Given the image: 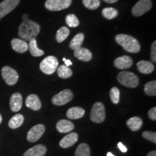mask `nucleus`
I'll return each instance as SVG.
<instances>
[{"label": "nucleus", "mask_w": 156, "mask_h": 156, "mask_svg": "<svg viewBox=\"0 0 156 156\" xmlns=\"http://www.w3.org/2000/svg\"><path fill=\"white\" fill-rule=\"evenodd\" d=\"M40 25L34 21L27 20H23L20 25L18 35L22 40L30 41L32 39L36 38L40 33Z\"/></svg>", "instance_id": "nucleus-1"}, {"label": "nucleus", "mask_w": 156, "mask_h": 156, "mask_svg": "<svg viewBox=\"0 0 156 156\" xmlns=\"http://www.w3.org/2000/svg\"><path fill=\"white\" fill-rule=\"evenodd\" d=\"M117 44L129 53H138L140 51V43L136 38L129 35L118 34L115 38Z\"/></svg>", "instance_id": "nucleus-2"}, {"label": "nucleus", "mask_w": 156, "mask_h": 156, "mask_svg": "<svg viewBox=\"0 0 156 156\" xmlns=\"http://www.w3.org/2000/svg\"><path fill=\"white\" fill-rule=\"evenodd\" d=\"M117 80L122 85L130 88H134L139 85V78L131 72H121L117 76Z\"/></svg>", "instance_id": "nucleus-3"}, {"label": "nucleus", "mask_w": 156, "mask_h": 156, "mask_svg": "<svg viewBox=\"0 0 156 156\" xmlns=\"http://www.w3.org/2000/svg\"><path fill=\"white\" fill-rule=\"evenodd\" d=\"M58 66V62L56 57L48 56L42 60L40 64V69L46 75H52L56 71Z\"/></svg>", "instance_id": "nucleus-4"}, {"label": "nucleus", "mask_w": 156, "mask_h": 156, "mask_svg": "<svg viewBox=\"0 0 156 156\" xmlns=\"http://www.w3.org/2000/svg\"><path fill=\"white\" fill-rule=\"evenodd\" d=\"M106 119L105 107L101 102H96L93 104L91 109L90 119L95 123H102Z\"/></svg>", "instance_id": "nucleus-5"}, {"label": "nucleus", "mask_w": 156, "mask_h": 156, "mask_svg": "<svg viewBox=\"0 0 156 156\" xmlns=\"http://www.w3.org/2000/svg\"><path fill=\"white\" fill-rule=\"evenodd\" d=\"M73 98V93L69 89L61 91L52 98V103L56 106H63L70 102Z\"/></svg>", "instance_id": "nucleus-6"}, {"label": "nucleus", "mask_w": 156, "mask_h": 156, "mask_svg": "<svg viewBox=\"0 0 156 156\" xmlns=\"http://www.w3.org/2000/svg\"><path fill=\"white\" fill-rule=\"evenodd\" d=\"M2 76L5 83L9 85H14L18 81L17 72L8 66H5L2 69Z\"/></svg>", "instance_id": "nucleus-7"}, {"label": "nucleus", "mask_w": 156, "mask_h": 156, "mask_svg": "<svg viewBox=\"0 0 156 156\" xmlns=\"http://www.w3.org/2000/svg\"><path fill=\"white\" fill-rule=\"evenodd\" d=\"M72 0H46L45 7L49 11H61L68 8Z\"/></svg>", "instance_id": "nucleus-8"}, {"label": "nucleus", "mask_w": 156, "mask_h": 156, "mask_svg": "<svg viewBox=\"0 0 156 156\" xmlns=\"http://www.w3.org/2000/svg\"><path fill=\"white\" fill-rule=\"evenodd\" d=\"M152 7L151 0H140L135 4L132 9V13L134 17L142 16L147 12Z\"/></svg>", "instance_id": "nucleus-9"}, {"label": "nucleus", "mask_w": 156, "mask_h": 156, "mask_svg": "<svg viewBox=\"0 0 156 156\" xmlns=\"http://www.w3.org/2000/svg\"><path fill=\"white\" fill-rule=\"evenodd\" d=\"M20 0H4L0 3V19L3 18L14 9Z\"/></svg>", "instance_id": "nucleus-10"}, {"label": "nucleus", "mask_w": 156, "mask_h": 156, "mask_svg": "<svg viewBox=\"0 0 156 156\" xmlns=\"http://www.w3.org/2000/svg\"><path fill=\"white\" fill-rule=\"evenodd\" d=\"M45 132V126L43 124H37L29 130L27 139L30 142H35L40 139Z\"/></svg>", "instance_id": "nucleus-11"}, {"label": "nucleus", "mask_w": 156, "mask_h": 156, "mask_svg": "<svg viewBox=\"0 0 156 156\" xmlns=\"http://www.w3.org/2000/svg\"><path fill=\"white\" fill-rule=\"evenodd\" d=\"M132 64H133V62H132V58L126 55L116 58L114 60V66L117 69H129L132 67Z\"/></svg>", "instance_id": "nucleus-12"}, {"label": "nucleus", "mask_w": 156, "mask_h": 156, "mask_svg": "<svg viewBox=\"0 0 156 156\" xmlns=\"http://www.w3.org/2000/svg\"><path fill=\"white\" fill-rule=\"evenodd\" d=\"M9 106L13 112H17L20 110L23 106V97L19 93H15L12 95L9 101Z\"/></svg>", "instance_id": "nucleus-13"}, {"label": "nucleus", "mask_w": 156, "mask_h": 156, "mask_svg": "<svg viewBox=\"0 0 156 156\" xmlns=\"http://www.w3.org/2000/svg\"><path fill=\"white\" fill-rule=\"evenodd\" d=\"M12 49L17 53H25L28 50V44L24 40L19 38H13L11 41Z\"/></svg>", "instance_id": "nucleus-14"}, {"label": "nucleus", "mask_w": 156, "mask_h": 156, "mask_svg": "<svg viewBox=\"0 0 156 156\" xmlns=\"http://www.w3.org/2000/svg\"><path fill=\"white\" fill-rule=\"evenodd\" d=\"M25 105L28 108L34 111H38L41 108V102L38 95L35 94L28 95L25 101Z\"/></svg>", "instance_id": "nucleus-15"}, {"label": "nucleus", "mask_w": 156, "mask_h": 156, "mask_svg": "<svg viewBox=\"0 0 156 156\" xmlns=\"http://www.w3.org/2000/svg\"><path fill=\"white\" fill-rule=\"evenodd\" d=\"M78 140V135L75 132H73V133H69L66 135L63 139L61 140L59 142L60 147L62 148H68L77 142Z\"/></svg>", "instance_id": "nucleus-16"}, {"label": "nucleus", "mask_w": 156, "mask_h": 156, "mask_svg": "<svg viewBox=\"0 0 156 156\" xmlns=\"http://www.w3.org/2000/svg\"><path fill=\"white\" fill-rule=\"evenodd\" d=\"M47 148L44 145H37L30 148L24 153L23 156H44L46 153Z\"/></svg>", "instance_id": "nucleus-17"}, {"label": "nucleus", "mask_w": 156, "mask_h": 156, "mask_svg": "<svg viewBox=\"0 0 156 156\" xmlns=\"http://www.w3.org/2000/svg\"><path fill=\"white\" fill-rule=\"evenodd\" d=\"M74 55L78 59L81 60L83 62H90L92 59L93 55L92 53L90 50L86 48H80L75 50L74 52Z\"/></svg>", "instance_id": "nucleus-18"}, {"label": "nucleus", "mask_w": 156, "mask_h": 156, "mask_svg": "<svg viewBox=\"0 0 156 156\" xmlns=\"http://www.w3.org/2000/svg\"><path fill=\"white\" fill-rule=\"evenodd\" d=\"M74 128H75V125L73 123L68 120H60L56 124V129L60 133H68L73 131Z\"/></svg>", "instance_id": "nucleus-19"}, {"label": "nucleus", "mask_w": 156, "mask_h": 156, "mask_svg": "<svg viewBox=\"0 0 156 156\" xmlns=\"http://www.w3.org/2000/svg\"><path fill=\"white\" fill-rule=\"evenodd\" d=\"M136 67H137V69L140 73L145 74V75L152 73L155 69V67L152 62L145 61V60H142V61L138 62L136 64Z\"/></svg>", "instance_id": "nucleus-20"}, {"label": "nucleus", "mask_w": 156, "mask_h": 156, "mask_svg": "<svg viewBox=\"0 0 156 156\" xmlns=\"http://www.w3.org/2000/svg\"><path fill=\"white\" fill-rule=\"evenodd\" d=\"M85 114V110L80 107H73L68 109L67 116L70 119H80Z\"/></svg>", "instance_id": "nucleus-21"}, {"label": "nucleus", "mask_w": 156, "mask_h": 156, "mask_svg": "<svg viewBox=\"0 0 156 156\" xmlns=\"http://www.w3.org/2000/svg\"><path fill=\"white\" fill-rule=\"evenodd\" d=\"M126 125L133 132L138 131L142 126V120L138 116H134L129 119L126 122Z\"/></svg>", "instance_id": "nucleus-22"}, {"label": "nucleus", "mask_w": 156, "mask_h": 156, "mask_svg": "<svg viewBox=\"0 0 156 156\" xmlns=\"http://www.w3.org/2000/svg\"><path fill=\"white\" fill-rule=\"evenodd\" d=\"M84 38H85V36L82 33H80L76 35L74 38L72 39L71 41L69 43V47L71 49L74 51L78 49V48L82 47V45L84 41Z\"/></svg>", "instance_id": "nucleus-23"}, {"label": "nucleus", "mask_w": 156, "mask_h": 156, "mask_svg": "<svg viewBox=\"0 0 156 156\" xmlns=\"http://www.w3.org/2000/svg\"><path fill=\"white\" fill-rule=\"evenodd\" d=\"M28 49L30 51V53L34 56H41L44 54V51L43 50L39 49L37 45V42L36 38L32 39L29 41Z\"/></svg>", "instance_id": "nucleus-24"}, {"label": "nucleus", "mask_w": 156, "mask_h": 156, "mask_svg": "<svg viewBox=\"0 0 156 156\" xmlns=\"http://www.w3.org/2000/svg\"><path fill=\"white\" fill-rule=\"evenodd\" d=\"M24 122V116L22 114H16L9 121L8 125L11 129H17Z\"/></svg>", "instance_id": "nucleus-25"}, {"label": "nucleus", "mask_w": 156, "mask_h": 156, "mask_svg": "<svg viewBox=\"0 0 156 156\" xmlns=\"http://www.w3.org/2000/svg\"><path fill=\"white\" fill-rule=\"evenodd\" d=\"M70 34V31L67 27H62L60 28L56 32V40L58 43H62L63 42L65 39L69 36Z\"/></svg>", "instance_id": "nucleus-26"}, {"label": "nucleus", "mask_w": 156, "mask_h": 156, "mask_svg": "<svg viewBox=\"0 0 156 156\" xmlns=\"http://www.w3.org/2000/svg\"><path fill=\"white\" fill-rule=\"evenodd\" d=\"M75 156H90V150L86 143H81L78 145L75 152Z\"/></svg>", "instance_id": "nucleus-27"}, {"label": "nucleus", "mask_w": 156, "mask_h": 156, "mask_svg": "<svg viewBox=\"0 0 156 156\" xmlns=\"http://www.w3.org/2000/svg\"><path fill=\"white\" fill-rule=\"evenodd\" d=\"M56 70H57L58 77L63 78V79H67L73 75V71L71 69H69V67H67L66 65H61Z\"/></svg>", "instance_id": "nucleus-28"}, {"label": "nucleus", "mask_w": 156, "mask_h": 156, "mask_svg": "<svg viewBox=\"0 0 156 156\" xmlns=\"http://www.w3.org/2000/svg\"><path fill=\"white\" fill-rule=\"evenodd\" d=\"M119 12L117 9L113 7H106L102 10V15L106 19L112 20L116 18L118 16Z\"/></svg>", "instance_id": "nucleus-29"}, {"label": "nucleus", "mask_w": 156, "mask_h": 156, "mask_svg": "<svg viewBox=\"0 0 156 156\" xmlns=\"http://www.w3.org/2000/svg\"><path fill=\"white\" fill-rule=\"evenodd\" d=\"M145 93L150 96H155L156 95V82H148L145 85Z\"/></svg>", "instance_id": "nucleus-30"}, {"label": "nucleus", "mask_w": 156, "mask_h": 156, "mask_svg": "<svg viewBox=\"0 0 156 156\" xmlns=\"http://www.w3.org/2000/svg\"><path fill=\"white\" fill-rule=\"evenodd\" d=\"M84 6L90 10H95L101 5L100 0H83Z\"/></svg>", "instance_id": "nucleus-31"}, {"label": "nucleus", "mask_w": 156, "mask_h": 156, "mask_svg": "<svg viewBox=\"0 0 156 156\" xmlns=\"http://www.w3.org/2000/svg\"><path fill=\"white\" fill-rule=\"evenodd\" d=\"M66 23L70 28H76L80 25V21L74 14H69L66 17Z\"/></svg>", "instance_id": "nucleus-32"}, {"label": "nucleus", "mask_w": 156, "mask_h": 156, "mask_svg": "<svg viewBox=\"0 0 156 156\" xmlns=\"http://www.w3.org/2000/svg\"><path fill=\"white\" fill-rule=\"evenodd\" d=\"M110 98L111 101L114 104H117L119 102V96H120V91L117 87H114L111 89L110 90Z\"/></svg>", "instance_id": "nucleus-33"}, {"label": "nucleus", "mask_w": 156, "mask_h": 156, "mask_svg": "<svg viewBox=\"0 0 156 156\" xmlns=\"http://www.w3.org/2000/svg\"><path fill=\"white\" fill-rule=\"evenodd\" d=\"M142 136L146 140H149L153 143H156V133L153 132L145 131L142 133Z\"/></svg>", "instance_id": "nucleus-34"}, {"label": "nucleus", "mask_w": 156, "mask_h": 156, "mask_svg": "<svg viewBox=\"0 0 156 156\" xmlns=\"http://www.w3.org/2000/svg\"><path fill=\"white\" fill-rule=\"evenodd\" d=\"M156 41H154L153 44H152L151 46V59L153 62H156Z\"/></svg>", "instance_id": "nucleus-35"}, {"label": "nucleus", "mask_w": 156, "mask_h": 156, "mask_svg": "<svg viewBox=\"0 0 156 156\" xmlns=\"http://www.w3.org/2000/svg\"><path fill=\"white\" fill-rule=\"evenodd\" d=\"M148 117L151 119V120L155 121L156 120V108L153 107L148 112Z\"/></svg>", "instance_id": "nucleus-36"}, {"label": "nucleus", "mask_w": 156, "mask_h": 156, "mask_svg": "<svg viewBox=\"0 0 156 156\" xmlns=\"http://www.w3.org/2000/svg\"><path fill=\"white\" fill-rule=\"evenodd\" d=\"M118 147H119V149L120 151L122 152V153H126V152L127 151V148L124 146V145H123L122 142H119Z\"/></svg>", "instance_id": "nucleus-37"}, {"label": "nucleus", "mask_w": 156, "mask_h": 156, "mask_svg": "<svg viewBox=\"0 0 156 156\" xmlns=\"http://www.w3.org/2000/svg\"><path fill=\"white\" fill-rule=\"evenodd\" d=\"M64 63H65V65L67 66V67H69V66L73 64V63H72L71 60L70 59H66L65 61H64Z\"/></svg>", "instance_id": "nucleus-38"}, {"label": "nucleus", "mask_w": 156, "mask_h": 156, "mask_svg": "<svg viewBox=\"0 0 156 156\" xmlns=\"http://www.w3.org/2000/svg\"><path fill=\"white\" fill-rule=\"evenodd\" d=\"M103 1H104L105 2H107L108 4H113L118 2V0H103Z\"/></svg>", "instance_id": "nucleus-39"}, {"label": "nucleus", "mask_w": 156, "mask_h": 156, "mask_svg": "<svg viewBox=\"0 0 156 156\" xmlns=\"http://www.w3.org/2000/svg\"><path fill=\"white\" fill-rule=\"evenodd\" d=\"M147 156H156V151H153L150 152V153L147 154Z\"/></svg>", "instance_id": "nucleus-40"}, {"label": "nucleus", "mask_w": 156, "mask_h": 156, "mask_svg": "<svg viewBox=\"0 0 156 156\" xmlns=\"http://www.w3.org/2000/svg\"><path fill=\"white\" fill-rule=\"evenodd\" d=\"M23 20H28V15L27 14H24L23 15Z\"/></svg>", "instance_id": "nucleus-41"}, {"label": "nucleus", "mask_w": 156, "mask_h": 156, "mask_svg": "<svg viewBox=\"0 0 156 156\" xmlns=\"http://www.w3.org/2000/svg\"><path fill=\"white\" fill-rule=\"evenodd\" d=\"M106 156H114V155H113V153H110V152H109V153H108L106 154Z\"/></svg>", "instance_id": "nucleus-42"}, {"label": "nucleus", "mask_w": 156, "mask_h": 156, "mask_svg": "<svg viewBox=\"0 0 156 156\" xmlns=\"http://www.w3.org/2000/svg\"><path fill=\"white\" fill-rule=\"evenodd\" d=\"M2 122V115L0 114V124H1Z\"/></svg>", "instance_id": "nucleus-43"}, {"label": "nucleus", "mask_w": 156, "mask_h": 156, "mask_svg": "<svg viewBox=\"0 0 156 156\" xmlns=\"http://www.w3.org/2000/svg\"><path fill=\"white\" fill-rule=\"evenodd\" d=\"M65 60H66V58H63V61L64 62V61H65Z\"/></svg>", "instance_id": "nucleus-44"}]
</instances>
